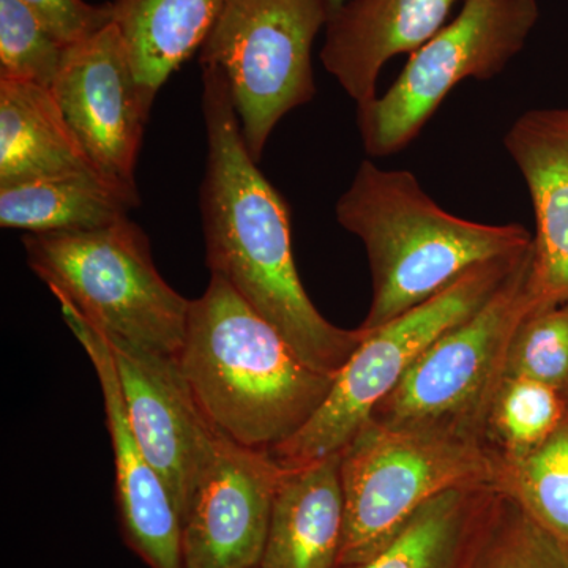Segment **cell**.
Masks as SVG:
<instances>
[{
    "instance_id": "1",
    "label": "cell",
    "mask_w": 568,
    "mask_h": 568,
    "mask_svg": "<svg viewBox=\"0 0 568 568\" xmlns=\"http://www.w3.org/2000/svg\"><path fill=\"white\" fill-rule=\"evenodd\" d=\"M201 70L207 267L274 325L306 365L335 376L369 332L332 324L306 294L295 267L286 200L250 155L223 74L213 67Z\"/></svg>"
},
{
    "instance_id": "2",
    "label": "cell",
    "mask_w": 568,
    "mask_h": 568,
    "mask_svg": "<svg viewBox=\"0 0 568 568\" xmlns=\"http://www.w3.org/2000/svg\"><path fill=\"white\" fill-rule=\"evenodd\" d=\"M178 358L209 422L253 450L271 452L294 436L335 381L306 365L274 325L216 275L190 305Z\"/></svg>"
},
{
    "instance_id": "3",
    "label": "cell",
    "mask_w": 568,
    "mask_h": 568,
    "mask_svg": "<svg viewBox=\"0 0 568 568\" xmlns=\"http://www.w3.org/2000/svg\"><path fill=\"white\" fill-rule=\"evenodd\" d=\"M338 223L361 239L372 272V304L361 327L376 331L446 291L466 272L526 252L523 224L470 222L447 212L406 170L365 160L335 205Z\"/></svg>"
},
{
    "instance_id": "4",
    "label": "cell",
    "mask_w": 568,
    "mask_h": 568,
    "mask_svg": "<svg viewBox=\"0 0 568 568\" xmlns=\"http://www.w3.org/2000/svg\"><path fill=\"white\" fill-rule=\"evenodd\" d=\"M22 245L54 297L70 301L108 338L181 354L192 301L164 282L148 235L129 216L102 230L29 234Z\"/></svg>"
},
{
    "instance_id": "5",
    "label": "cell",
    "mask_w": 568,
    "mask_h": 568,
    "mask_svg": "<svg viewBox=\"0 0 568 568\" xmlns=\"http://www.w3.org/2000/svg\"><path fill=\"white\" fill-rule=\"evenodd\" d=\"M497 463L481 440L366 422L339 452L345 532L338 567L375 556L418 508L448 489L493 487Z\"/></svg>"
},
{
    "instance_id": "6",
    "label": "cell",
    "mask_w": 568,
    "mask_h": 568,
    "mask_svg": "<svg viewBox=\"0 0 568 568\" xmlns=\"http://www.w3.org/2000/svg\"><path fill=\"white\" fill-rule=\"evenodd\" d=\"M532 252L473 316L418 355L369 420L407 432L447 433L485 440L493 396L506 376L511 336L541 308L532 278Z\"/></svg>"
},
{
    "instance_id": "7",
    "label": "cell",
    "mask_w": 568,
    "mask_h": 568,
    "mask_svg": "<svg viewBox=\"0 0 568 568\" xmlns=\"http://www.w3.org/2000/svg\"><path fill=\"white\" fill-rule=\"evenodd\" d=\"M534 246V244H532ZM476 265L446 291L376 331L335 375L334 386L294 436L272 448L283 469L339 454L426 347L478 312L532 252Z\"/></svg>"
},
{
    "instance_id": "8",
    "label": "cell",
    "mask_w": 568,
    "mask_h": 568,
    "mask_svg": "<svg viewBox=\"0 0 568 568\" xmlns=\"http://www.w3.org/2000/svg\"><path fill=\"white\" fill-rule=\"evenodd\" d=\"M325 0H226L201 47V67L223 74L254 162L284 115L316 95L313 44Z\"/></svg>"
},
{
    "instance_id": "9",
    "label": "cell",
    "mask_w": 568,
    "mask_h": 568,
    "mask_svg": "<svg viewBox=\"0 0 568 568\" xmlns=\"http://www.w3.org/2000/svg\"><path fill=\"white\" fill-rule=\"evenodd\" d=\"M540 18L538 0H465L384 95L357 106L365 152L375 159L405 151L465 80L488 81L517 58Z\"/></svg>"
},
{
    "instance_id": "10",
    "label": "cell",
    "mask_w": 568,
    "mask_h": 568,
    "mask_svg": "<svg viewBox=\"0 0 568 568\" xmlns=\"http://www.w3.org/2000/svg\"><path fill=\"white\" fill-rule=\"evenodd\" d=\"M51 91L95 170L140 197L136 163L152 104L114 22L70 47Z\"/></svg>"
},
{
    "instance_id": "11",
    "label": "cell",
    "mask_w": 568,
    "mask_h": 568,
    "mask_svg": "<svg viewBox=\"0 0 568 568\" xmlns=\"http://www.w3.org/2000/svg\"><path fill=\"white\" fill-rule=\"evenodd\" d=\"M108 342L133 435L173 497L182 525L183 514L222 433L197 405L175 355L155 353L122 339Z\"/></svg>"
},
{
    "instance_id": "12",
    "label": "cell",
    "mask_w": 568,
    "mask_h": 568,
    "mask_svg": "<svg viewBox=\"0 0 568 568\" xmlns=\"http://www.w3.org/2000/svg\"><path fill=\"white\" fill-rule=\"evenodd\" d=\"M283 467L220 436L182 517L183 568H260Z\"/></svg>"
},
{
    "instance_id": "13",
    "label": "cell",
    "mask_w": 568,
    "mask_h": 568,
    "mask_svg": "<svg viewBox=\"0 0 568 568\" xmlns=\"http://www.w3.org/2000/svg\"><path fill=\"white\" fill-rule=\"evenodd\" d=\"M55 298L63 320L91 358L102 387L122 536L149 567L183 568L181 517L162 477L144 457L133 435L110 342L70 301L61 295Z\"/></svg>"
},
{
    "instance_id": "14",
    "label": "cell",
    "mask_w": 568,
    "mask_h": 568,
    "mask_svg": "<svg viewBox=\"0 0 568 568\" xmlns=\"http://www.w3.org/2000/svg\"><path fill=\"white\" fill-rule=\"evenodd\" d=\"M458 2L347 0L325 24L321 62L357 106L369 102L377 97L384 65L424 47L447 24Z\"/></svg>"
},
{
    "instance_id": "15",
    "label": "cell",
    "mask_w": 568,
    "mask_h": 568,
    "mask_svg": "<svg viewBox=\"0 0 568 568\" xmlns=\"http://www.w3.org/2000/svg\"><path fill=\"white\" fill-rule=\"evenodd\" d=\"M504 145L534 207L538 297L544 306L568 304V108L525 112L507 130Z\"/></svg>"
},
{
    "instance_id": "16",
    "label": "cell",
    "mask_w": 568,
    "mask_h": 568,
    "mask_svg": "<svg viewBox=\"0 0 568 568\" xmlns=\"http://www.w3.org/2000/svg\"><path fill=\"white\" fill-rule=\"evenodd\" d=\"M343 532L339 454L283 469L260 568H336Z\"/></svg>"
},
{
    "instance_id": "17",
    "label": "cell",
    "mask_w": 568,
    "mask_h": 568,
    "mask_svg": "<svg viewBox=\"0 0 568 568\" xmlns=\"http://www.w3.org/2000/svg\"><path fill=\"white\" fill-rule=\"evenodd\" d=\"M80 173L99 171L51 89L0 80V186Z\"/></svg>"
},
{
    "instance_id": "18",
    "label": "cell",
    "mask_w": 568,
    "mask_h": 568,
    "mask_svg": "<svg viewBox=\"0 0 568 568\" xmlns=\"http://www.w3.org/2000/svg\"><path fill=\"white\" fill-rule=\"evenodd\" d=\"M226 0H112L134 77L153 104L164 82L201 50Z\"/></svg>"
},
{
    "instance_id": "19",
    "label": "cell",
    "mask_w": 568,
    "mask_h": 568,
    "mask_svg": "<svg viewBox=\"0 0 568 568\" xmlns=\"http://www.w3.org/2000/svg\"><path fill=\"white\" fill-rule=\"evenodd\" d=\"M140 204L99 173L0 186V226L29 234L82 233L121 222Z\"/></svg>"
},
{
    "instance_id": "20",
    "label": "cell",
    "mask_w": 568,
    "mask_h": 568,
    "mask_svg": "<svg viewBox=\"0 0 568 568\" xmlns=\"http://www.w3.org/2000/svg\"><path fill=\"white\" fill-rule=\"evenodd\" d=\"M496 489H448L418 508L405 528L364 562L338 568H467Z\"/></svg>"
},
{
    "instance_id": "21",
    "label": "cell",
    "mask_w": 568,
    "mask_h": 568,
    "mask_svg": "<svg viewBox=\"0 0 568 568\" xmlns=\"http://www.w3.org/2000/svg\"><path fill=\"white\" fill-rule=\"evenodd\" d=\"M493 488L568 545V413L555 433L529 454L499 458Z\"/></svg>"
},
{
    "instance_id": "22",
    "label": "cell",
    "mask_w": 568,
    "mask_h": 568,
    "mask_svg": "<svg viewBox=\"0 0 568 568\" xmlns=\"http://www.w3.org/2000/svg\"><path fill=\"white\" fill-rule=\"evenodd\" d=\"M568 413V395L528 379L504 376L489 406L485 440L500 459L529 454L555 433Z\"/></svg>"
},
{
    "instance_id": "23",
    "label": "cell",
    "mask_w": 568,
    "mask_h": 568,
    "mask_svg": "<svg viewBox=\"0 0 568 568\" xmlns=\"http://www.w3.org/2000/svg\"><path fill=\"white\" fill-rule=\"evenodd\" d=\"M467 568H568V545L495 491Z\"/></svg>"
},
{
    "instance_id": "24",
    "label": "cell",
    "mask_w": 568,
    "mask_h": 568,
    "mask_svg": "<svg viewBox=\"0 0 568 568\" xmlns=\"http://www.w3.org/2000/svg\"><path fill=\"white\" fill-rule=\"evenodd\" d=\"M69 50L21 0H0V80L51 89Z\"/></svg>"
},
{
    "instance_id": "25",
    "label": "cell",
    "mask_w": 568,
    "mask_h": 568,
    "mask_svg": "<svg viewBox=\"0 0 568 568\" xmlns=\"http://www.w3.org/2000/svg\"><path fill=\"white\" fill-rule=\"evenodd\" d=\"M506 376L528 377L568 395V304L541 306L519 323Z\"/></svg>"
},
{
    "instance_id": "26",
    "label": "cell",
    "mask_w": 568,
    "mask_h": 568,
    "mask_svg": "<svg viewBox=\"0 0 568 568\" xmlns=\"http://www.w3.org/2000/svg\"><path fill=\"white\" fill-rule=\"evenodd\" d=\"M59 40L73 47L91 39L114 21L112 2L85 0H21Z\"/></svg>"
},
{
    "instance_id": "27",
    "label": "cell",
    "mask_w": 568,
    "mask_h": 568,
    "mask_svg": "<svg viewBox=\"0 0 568 568\" xmlns=\"http://www.w3.org/2000/svg\"><path fill=\"white\" fill-rule=\"evenodd\" d=\"M347 2V0H325L327 3L328 10H331V14L334 13L336 9L343 6V3Z\"/></svg>"
}]
</instances>
